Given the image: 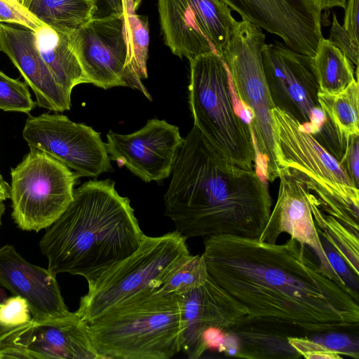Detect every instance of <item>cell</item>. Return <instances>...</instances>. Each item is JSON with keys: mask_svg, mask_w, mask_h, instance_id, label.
Segmentation results:
<instances>
[{"mask_svg": "<svg viewBox=\"0 0 359 359\" xmlns=\"http://www.w3.org/2000/svg\"><path fill=\"white\" fill-rule=\"evenodd\" d=\"M203 244L209 276L248 310L240 323L283 339L358 329V292L327 276L296 239L222 234Z\"/></svg>", "mask_w": 359, "mask_h": 359, "instance_id": "6da1fadb", "label": "cell"}, {"mask_svg": "<svg viewBox=\"0 0 359 359\" xmlns=\"http://www.w3.org/2000/svg\"><path fill=\"white\" fill-rule=\"evenodd\" d=\"M171 174L165 215L184 238L259 237L271 212L266 184L256 170L221 157L195 126L184 138Z\"/></svg>", "mask_w": 359, "mask_h": 359, "instance_id": "7a4b0ae2", "label": "cell"}, {"mask_svg": "<svg viewBox=\"0 0 359 359\" xmlns=\"http://www.w3.org/2000/svg\"><path fill=\"white\" fill-rule=\"evenodd\" d=\"M145 234L127 197L114 181L89 180L39 242L53 274L81 276L88 283L135 252Z\"/></svg>", "mask_w": 359, "mask_h": 359, "instance_id": "3957f363", "label": "cell"}, {"mask_svg": "<svg viewBox=\"0 0 359 359\" xmlns=\"http://www.w3.org/2000/svg\"><path fill=\"white\" fill-rule=\"evenodd\" d=\"M101 359H170L182 351L180 297L148 288L87 323Z\"/></svg>", "mask_w": 359, "mask_h": 359, "instance_id": "277c9868", "label": "cell"}, {"mask_svg": "<svg viewBox=\"0 0 359 359\" xmlns=\"http://www.w3.org/2000/svg\"><path fill=\"white\" fill-rule=\"evenodd\" d=\"M272 132L276 163L298 175L320 208L359 234V191L339 162L293 117L274 107Z\"/></svg>", "mask_w": 359, "mask_h": 359, "instance_id": "5b68a950", "label": "cell"}, {"mask_svg": "<svg viewBox=\"0 0 359 359\" xmlns=\"http://www.w3.org/2000/svg\"><path fill=\"white\" fill-rule=\"evenodd\" d=\"M189 102L194 126L224 159L256 170L257 151L250 127L236 109L225 63L215 52L191 60Z\"/></svg>", "mask_w": 359, "mask_h": 359, "instance_id": "8992f818", "label": "cell"}, {"mask_svg": "<svg viewBox=\"0 0 359 359\" xmlns=\"http://www.w3.org/2000/svg\"><path fill=\"white\" fill-rule=\"evenodd\" d=\"M265 34L246 20L236 21L220 57L229 72L235 95L252 133L257 151L256 170L273 182L279 177L272 132L271 110L275 107L266 84L262 49Z\"/></svg>", "mask_w": 359, "mask_h": 359, "instance_id": "52a82bcc", "label": "cell"}, {"mask_svg": "<svg viewBox=\"0 0 359 359\" xmlns=\"http://www.w3.org/2000/svg\"><path fill=\"white\" fill-rule=\"evenodd\" d=\"M187 239L176 231L144 236L138 248L88 283L75 312L86 323L148 288H158L190 255Z\"/></svg>", "mask_w": 359, "mask_h": 359, "instance_id": "ba28073f", "label": "cell"}, {"mask_svg": "<svg viewBox=\"0 0 359 359\" xmlns=\"http://www.w3.org/2000/svg\"><path fill=\"white\" fill-rule=\"evenodd\" d=\"M29 149L11 168L10 198L17 226L38 232L50 226L67 209L79 177L43 151Z\"/></svg>", "mask_w": 359, "mask_h": 359, "instance_id": "9c48e42d", "label": "cell"}, {"mask_svg": "<svg viewBox=\"0 0 359 359\" xmlns=\"http://www.w3.org/2000/svg\"><path fill=\"white\" fill-rule=\"evenodd\" d=\"M158 8L165 45L189 61L210 52L220 56L237 21L219 0H158Z\"/></svg>", "mask_w": 359, "mask_h": 359, "instance_id": "30bf717a", "label": "cell"}, {"mask_svg": "<svg viewBox=\"0 0 359 359\" xmlns=\"http://www.w3.org/2000/svg\"><path fill=\"white\" fill-rule=\"evenodd\" d=\"M69 34L88 83L103 89L130 87L151 100L130 64L123 13L95 16Z\"/></svg>", "mask_w": 359, "mask_h": 359, "instance_id": "8fae6325", "label": "cell"}, {"mask_svg": "<svg viewBox=\"0 0 359 359\" xmlns=\"http://www.w3.org/2000/svg\"><path fill=\"white\" fill-rule=\"evenodd\" d=\"M262 64L275 107L293 117L314 136L324 125L327 116L318 102L319 87L313 56L275 41L264 43Z\"/></svg>", "mask_w": 359, "mask_h": 359, "instance_id": "7c38bea8", "label": "cell"}, {"mask_svg": "<svg viewBox=\"0 0 359 359\" xmlns=\"http://www.w3.org/2000/svg\"><path fill=\"white\" fill-rule=\"evenodd\" d=\"M22 137L29 148L47 153L80 177H97L112 170L100 133L58 114L29 116Z\"/></svg>", "mask_w": 359, "mask_h": 359, "instance_id": "4fadbf2b", "label": "cell"}, {"mask_svg": "<svg viewBox=\"0 0 359 359\" xmlns=\"http://www.w3.org/2000/svg\"><path fill=\"white\" fill-rule=\"evenodd\" d=\"M1 358L101 359L76 312L13 329L0 340Z\"/></svg>", "mask_w": 359, "mask_h": 359, "instance_id": "5bb4252c", "label": "cell"}, {"mask_svg": "<svg viewBox=\"0 0 359 359\" xmlns=\"http://www.w3.org/2000/svg\"><path fill=\"white\" fill-rule=\"evenodd\" d=\"M184 142L177 126L153 118L130 134L110 130L106 147L119 167L127 168L145 182H160L171 175Z\"/></svg>", "mask_w": 359, "mask_h": 359, "instance_id": "9a60e30c", "label": "cell"}, {"mask_svg": "<svg viewBox=\"0 0 359 359\" xmlns=\"http://www.w3.org/2000/svg\"><path fill=\"white\" fill-rule=\"evenodd\" d=\"M242 20L277 35L296 52L313 56L320 41L321 12L306 0H219Z\"/></svg>", "mask_w": 359, "mask_h": 359, "instance_id": "2e32d148", "label": "cell"}, {"mask_svg": "<svg viewBox=\"0 0 359 359\" xmlns=\"http://www.w3.org/2000/svg\"><path fill=\"white\" fill-rule=\"evenodd\" d=\"M278 178L277 201L259 241L275 243L280 234L287 233L311 250L327 276L346 283L330 264L314 224L309 201L311 192L306 183L286 169H280Z\"/></svg>", "mask_w": 359, "mask_h": 359, "instance_id": "e0dca14e", "label": "cell"}, {"mask_svg": "<svg viewBox=\"0 0 359 359\" xmlns=\"http://www.w3.org/2000/svg\"><path fill=\"white\" fill-rule=\"evenodd\" d=\"M182 321V351L190 359L206 351L204 334L217 327L228 332L248 315V310L209 276L201 286L179 296Z\"/></svg>", "mask_w": 359, "mask_h": 359, "instance_id": "ac0fdd59", "label": "cell"}, {"mask_svg": "<svg viewBox=\"0 0 359 359\" xmlns=\"http://www.w3.org/2000/svg\"><path fill=\"white\" fill-rule=\"evenodd\" d=\"M0 285L27 301L32 320L57 318L71 312L56 275L27 262L11 245L0 248Z\"/></svg>", "mask_w": 359, "mask_h": 359, "instance_id": "d6986e66", "label": "cell"}, {"mask_svg": "<svg viewBox=\"0 0 359 359\" xmlns=\"http://www.w3.org/2000/svg\"><path fill=\"white\" fill-rule=\"evenodd\" d=\"M0 50L32 88L38 106L55 112L70 109L71 95L57 82L41 57L33 31L0 22Z\"/></svg>", "mask_w": 359, "mask_h": 359, "instance_id": "ffe728a7", "label": "cell"}, {"mask_svg": "<svg viewBox=\"0 0 359 359\" xmlns=\"http://www.w3.org/2000/svg\"><path fill=\"white\" fill-rule=\"evenodd\" d=\"M34 32L41 57L55 79L69 94H72L76 86L88 83L69 33L45 25Z\"/></svg>", "mask_w": 359, "mask_h": 359, "instance_id": "44dd1931", "label": "cell"}, {"mask_svg": "<svg viewBox=\"0 0 359 359\" xmlns=\"http://www.w3.org/2000/svg\"><path fill=\"white\" fill-rule=\"evenodd\" d=\"M23 8L42 24L66 33L84 25L97 12L95 0H27Z\"/></svg>", "mask_w": 359, "mask_h": 359, "instance_id": "7402d4cb", "label": "cell"}, {"mask_svg": "<svg viewBox=\"0 0 359 359\" xmlns=\"http://www.w3.org/2000/svg\"><path fill=\"white\" fill-rule=\"evenodd\" d=\"M313 67L319 92L322 93L339 94L355 79L351 62L324 38L320 41L313 56Z\"/></svg>", "mask_w": 359, "mask_h": 359, "instance_id": "603a6c76", "label": "cell"}, {"mask_svg": "<svg viewBox=\"0 0 359 359\" xmlns=\"http://www.w3.org/2000/svg\"><path fill=\"white\" fill-rule=\"evenodd\" d=\"M310 206L314 224L320 239L326 243L358 277L359 234L344 225L337 219L325 213L316 196L311 192Z\"/></svg>", "mask_w": 359, "mask_h": 359, "instance_id": "cb8c5ba5", "label": "cell"}, {"mask_svg": "<svg viewBox=\"0 0 359 359\" xmlns=\"http://www.w3.org/2000/svg\"><path fill=\"white\" fill-rule=\"evenodd\" d=\"M358 82L355 79L341 93L328 95L318 93V102L340 135L346 140L352 135H359Z\"/></svg>", "mask_w": 359, "mask_h": 359, "instance_id": "d4e9b609", "label": "cell"}, {"mask_svg": "<svg viewBox=\"0 0 359 359\" xmlns=\"http://www.w3.org/2000/svg\"><path fill=\"white\" fill-rule=\"evenodd\" d=\"M124 21L130 66L140 79H147L149 29L147 18L135 12L133 0H123Z\"/></svg>", "mask_w": 359, "mask_h": 359, "instance_id": "484cf974", "label": "cell"}, {"mask_svg": "<svg viewBox=\"0 0 359 359\" xmlns=\"http://www.w3.org/2000/svg\"><path fill=\"white\" fill-rule=\"evenodd\" d=\"M208 278L202 255L190 254L169 274L159 290L180 296L201 286Z\"/></svg>", "mask_w": 359, "mask_h": 359, "instance_id": "4316f807", "label": "cell"}, {"mask_svg": "<svg viewBox=\"0 0 359 359\" xmlns=\"http://www.w3.org/2000/svg\"><path fill=\"white\" fill-rule=\"evenodd\" d=\"M36 105L28 85L0 71V109L29 114Z\"/></svg>", "mask_w": 359, "mask_h": 359, "instance_id": "83f0119b", "label": "cell"}, {"mask_svg": "<svg viewBox=\"0 0 359 359\" xmlns=\"http://www.w3.org/2000/svg\"><path fill=\"white\" fill-rule=\"evenodd\" d=\"M32 314L27 301L14 295L0 303V323L16 327L32 320Z\"/></svg>", "mask_w": 359, "mask_h": 359, "instance_id": "f1b7e54d", "label": "cell"}, {"mask_svg": "<svg viewBox=\"0 0 359 359\" xmlns=\"http://www.w3.org/2000/svg\"><path fill=\"white\" fill-rule=\"evenodd\" d=\"M0 22L18 25L33 32L43 25L14 0H0Z\"/></svg>", "mask_w": 359, "mask_h": 359, "instance_id": "f546056e", "label": "cell"}, {"mask_svg": "<svg viewBox=\"0 0 359 359\" xmlns=\"http://www.w3.org/2000/svg\"><path fill=\"white\" fill-rule=\"evenodd\" d=\"M290 345L302 357L308 359H343L342 355L307 337H287Z\"/></svg>", "mask_w": 359, "mask_h": 359, "instance_id": "4dcf8cb0", "label": "cell"}, {"mask_svg": "<svg viewBox=\"0 0 359 359\" xmlns=\"http://www.w3.org/2000/svg\"><path fill=\"white\" fill-rule=\"evenodd\" d=\"M328 40L343 52L352 64L358 65L359 46L351 39L348 33L339 22L337 18L333 13L330 38Z\"/></svg>", "mask_w": 359, "mask_h": 359, "instance_id": "1f68e13d", "label": "cell"}, {"mask_svg": "<svg viewBox=\"0 0 359 359\" xmlns=\"http://www.w3.org/2000/svg\"><path fill=\"white\" fill-rule=\"evenodd\" d=\"M353 184L359 186V135H352L346 140L345 152L339 161Z\"/></svg>", "mask_w": 359, "mask_h": 359, "instance_id": "d6a6232c", "label": "cell"}, {"mask_svg": "<svg viewBox=\"0 0 359 359\" xmlns=\"http://www.w3.org/2000/svg\"><path fill=\"white\" fill-rule=\"evenodd\" d=\"M321 343L324 346L345 355L358 358V343H354L349 337L338 332L323 334Z\"/></svg>", "mask_w": 359, "mask_h": 359, "instance_id": "836d02e7", "label": "cell"}, {"mask_svg": "<svg viewBox=\"0 0 359 359\" xmlns=\"http://www.w3.org/2000/svg\"><path fill=\"white\" fill-rule=\"evenodd\" d=\"M343 27L353 41L359 46V0H348L346 4Z\"/></svg>", "mask_w": 359, "mask_h": 359, "instance_id": "e575fe53", "label": "cell"}, {"mask_svg": "<svg viewBox=\"0 0 359 359\" xmlns=\"http://www.w3.org/2000/svg\"><path fill=\"white\" fill-rule=\"evenodd\" d=\"M97 12L95 16H105L124 11L123 0H95Z\"/></svg>", "mask_w": 359, "mask_h": 359, "instance_id": "d590c367", "label": "cell"}, {"mask_svg": "<svg viewBox=\"0 0 359 359\" xmlns=\"http://www.w3.org/2000/svg\"><path fill=\"white\" fill-rule=\"evenodd\" d=\"M316 9L322 11L334 7H341L344 8L346 0H306Z\"/></svg>", "mask_w": 359, "mask_h": 359, "instance_id": "8d00e7d4", "label": "cell"}, {"mask_svg": "<svg viewBox=\"0 0 359 359\" xmlns=\"http://www.w3.org/2000/svg\"><path fill=\"white\" fill-rule=\"evenodd\" d=\"M10 198V185L4 180L0 172V199L3 201Z\"/></svg>", "mask_w": 359, "mask_h": 359, "instance_id": "74e56055", "label": "cell"}, {"mask_svg": "<svg viewBox=\"0 0 359 359\" xmlns=\"http://www.w3.org/2000/svg\"><path fill=\"white\" fill-rule=\"evenodd\" d=\"M15 327H7L0 323V340L11 330Z\"/></svg>", "mask_w": 359, "mask_h": 359, "instance_id": "f35d334b", "label": "cell"}, {"mask_svg": "<svg viewBox=\"0 0 359 359\" xmlns=\"http://www.w3.org/2000/svg\"><path fill=\"white\" fill-rule=\"evenodd\" d=\"M4 201L0 199V226L1 224V216L4 213V204L3 203Z\"/></svg>", "mask_w": 359, "mask_h": 359, "instance_id": "ab89813d", "label": "cell"}, {"mask_svg": "<svg viewBox=\"0 0 359 359\" xmlns=\"http://www.w3.org/2000/svg\"><path fill=\"white\" fill-rule=\"evenodd\" d=\"M133 4H134V8L136 10L137 8V7L139 6L140 2L142 1V0H133Z\"/></svg>", "mask_w": 359, "mask_h": 359, "instance_id": "60d3db41", "label": "cell"}, {"mask_svg": "<svg viewBox=\"0 0 359 359\" xmlns=\"http://www.w3.org/2000/svg\"><path fill=\"white\" fill-rule=\"evenodd\" d=\"M14 1H16L17 3H18L19 4H20L23 7V6L25 4L27 0H14Z\"/></svg>", "mask_w": 359, "mask_h": 359, "instance_id": "b9f144b4", "label": "cell"}]
</instances>
